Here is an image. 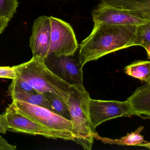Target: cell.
Wrapping results in <instances>:
<instances>
[{"label": "cell", "mask_w": 150, "mask_h": 150, "mask_svg": "<svg viewBox=\"0 0 150 150\" xmlns=\"http://www.w3.org/2000/svg\"><path fill=\"white\" fill-rule=\"evenodd\" d=\"M16 77L14 66L0 67V78L13 79Z\"/></svg>", "instance_id": "cell-20"}, {"label": "cell", "mask_w": 150, "mask_h": 150, "mask_svg": "<svg viewBox=\"0 0 150 150\" xmlns=\"http://www.w3.org/2000/svg\"><path fill=\"white\" fill-rule=\"evenodd\" d=\"M94 25L101 23L112 25H138L150 22L136 15L100 2L92 10Z\"/></svg>", "instance_id": "cell-8"}, {"label": "cell", "mask_w": 150, "mask_h": 150, "mask_svg": "<svg viewBox=\"0 0 150 150\" xmlns=\"http://www.w3.org/2000/svg\"><path fill=\"white\" fill-rule=\"evenodd\" d=\"M50 43L49 55L72 56L79 48L76 35L69 23L59 18L50 16Z\"/></svg>", "instance_id": "cell-5"}, {"label": "cell", "mask_w": 150, "mask_h": 150, "mask_svg": "<svg viewBox=\"0 0 150 150\" xmlns=\"http://www.w3.org/2000/svg\"><path fill=\"white\" fill-rule=\"evenodd\" d=\"M134 115L150 118V82L138 87L126 100Z\"/></svg>", "instance_id": "cell-11"}, {"label": "cell", "mask_w": 150, "mask_h": 150, "mask_svg": "<svg viewBox=\"0 0 150 150\" xmlns=\"http://www.w3.org/2000/svg\"><path fill=\"white\" fill-rule=\"evenodd\" d=\"M9 87L21 89L29 93H35L38 92L28 82L17 75L15 79H13Z\"/></svg>", "instance_id": "cell-19"}, {"label": "cell", "mask_w": 150, "mask_h": 150, "mask_svg": "<svg viewBox=\"0 0 150 150\" xmlns=\"http://www.w3.org/2000/svg\"><path fill=\"white\" fill-rule=\"evenodd\" d=\"M12 103L18 112L43 125L57 135L58 138L74 141L71 120L43 107L19 100H13Z\"/></svg>", "instance_id": "cell-4"}, {"label": "cell", "mask_w": 150, "mask_h": 150, "mask_svg": "<svg viewBox=\"0 0 150 150\" xmlns=\"http://www.w3.org/2000/svg\"><path fill=\"white\" fill-rule=\"evenodd\" d=\"M90 96L84 87L73 86L72 91L65 102L70 111L72 132L76 143L85 150L93 147V133L96 132L88 116V103Z\"/></svg>", "instance_id": "cell-3"}, {"label": "cell", "mask_w": 150, "mask_h": 150, "mask_svg": "<svg viewBox=\"0 0 150 150\" xmlns=\"http://www.w3.org/2000/svg\"><path fill=\"white\" fill-rule=\"evenodd\" d=\"M19 6L18 0H0V17L10 21Z\"/></svg>", "instance_id": "cell-18"}, {"label": "cell", "mask_w": 150, "mask_h": 150, "mask_svg": "<svg viewBox=\"0 0 150 150\" xmlns=\"http://www.w3.org/2000/svg\"><path fill=\"white\" fill-rule=\"evenodd\" d=\"M16 146L9 144L6 139L0 135V150H15Z\"/></svg>", "instance_id": "cell-22"}, {"label": "cell", "mask_w": 150, "mask_h": 150, "mask_svg": "<svg viewBox=\"0 0 150 150\" xmlns=\"http://www.w3.org/2000/svg\"><path fill=\"white\" fill-rule=\"evenodd\" d=\"M88 108L89 120L94 129L108 120L134 115L127 100H93L90 97L88 103Z\"/></svg>", "instance_id": "cell-6"}, {"label": "cell", "mask_w": 150, "mask_h": 150, "mask_svg": "<svg viewBox=\"0 0 150 150\" xmlns=\"http://www.w3.org/2000/svg\"><path fill=\"white\" fill-rule=\"evenodd\" d=\"M144 129V126H140L135 131L128 133L126 136L118 139H112L101 137L96 132L93 133V136L94 139L100 140L104 144L119 145L137 146H144L150 149V142L146 141L144 137L140 134Z\"/></svg>", "instance_id": "cell-13"}, {"label": "cell", "mask_w": 150, "mask_h": 150, "mask_svg": "<svg viewBox=\"0 0 150 150\" xmlns=\"http://www.w3.org/2000/svg\"><path fill=\"white\" fill-rule=\"evenodd\" d=\"M137 27L105 23L94 25L91 34L80 45L79 62L81 67L107 54L134 46Z\"/></svg>", "instance_id": "cell-1"}, {"label": "cell", "mask_w": 150, "mask_h": 150, "mask_svg": "<svg viewBox=\"0 0 150 150\" xmlns=\"http://www.w3.org/2000/svg\"><path fill=\"white\" fill-rule=\"evenodd\" d=\"M16 75L40 93H52L66 101L73 86L57 76L48 68L45 59L32 57L28 62L14 66Z\"/></svg>", "instance_id": "cell-2"}, {"label": "cell", "mask_w": 150, "mask_h": 150, "mask_svg": "<svg viewBox=\"0 0 150 150\" xmlns=\"http://www.w3.org/2000/svg\"><path fill=\"white\" fill-rule=\"evenodd\" d=\"M113 7L130 12L150 21V0H99Z\"/></svg>", "instance_id": "cell-12"}, {"label": "cell", "mask_w": 150, "mask_h": 150, "mask_svg": "<svg viewBox=\"0 0 150 150\" xmlns=\"http://www.w3.org/2000/svg\"><path fill=\"white\" fill-rule=\"evenodd\" d=\"M72 57L50 54L45 59V63L52 72L69 85L84 87L82 68L79 62Z\"/></svg>", "instance_id": "cell-7"}, {"label": "cell", "mask_w": 150, "mask_h": 150, "mask_svg": "<svg viewBox=\"0 0 150 150\" xmlns=\"http://www.w3.org/2000/svg\"><path fill=\"white\" fill-rule=\"evenodd\" d=\"M9 129V126L7 121L6 113L0 115V132L6 134Z\"/></svg>", "instance_id": "cell-21"}, {"label": "cell", "mask_w": 150, "mask_h": 150, "mask_svg": "<svg viewBox=\"0 0 150 150\" xmlns=\"http://www.w3.org/2000/svg\"><path fill=\"white\" fill-rule=\"evenodd\" d=\"M5 113L9 126L8 130L30 135H39L47 138L57 139L58 137L47 128L18 112L12 103Z\"/></svg>", "instance_id": "cell-9"}, {"label": "cell", "mask_w": 150, "mask_h": 150, "mask_svg": "<svg viewBox=\"0 0 150 150\" xmlns=\"http://www.w3.org/2000/svg\"><path fill=\"white\" fill-rule=\"evenodd\" d=\"M8 93L13 100L22 101L45 108L52 111L50 103L42 93H29L21 89L9 87H8Z\"/></svg>", "instance_id": "cell-14"}, {"label": "cell", "mask_w": 150, "mask_h": 150, "mask_svg": "<svg viewBox=\"0 0 150 150\" xmlns=\"http://www.w3.org/2000/svg\"><path fill=\"white\" fill-rule=\"evenodd\" d=\"M125 73L146 83L150 82V62L139 60L127 66L125 68Z\"/></svg>", "instance_id": "cell-15"}, {"label": "cell", "mask_w": 150, "mask_h": 150, "mask_svg": "<svg viewBox=\"0 0 150 150\" xmlns=\"http://www.w3.org/2000/svg\"><path fill=\"white\" fill-rule=\"evenodd\" d=\"M43 94L50 103L53 112L67 120H71L70 111L64 101L53 93H44Z\"/></svg>", "instance_id": "cell-17"}, {"label": "cell", "mask_w": 150, "mask_h": 150, "mask_svg": "<svg viewBox=\"0 0 150 150\" xmlns=\"http://www.w3.org/2000/svg\"><path fill=\"white\" fill-rule=\"evenodd\" d=\"M134 45L144 47L150 59V22L137 26Z\"/></svg>", "instance_id": "cell-16"}, {"label": "cell", "mask_w": 150, "mask_h": 150, "mask_svg": "<svg viewBox=\"0 0 150 150\" xmlns=\"http://www.w3.org/2000/svg\"><path fill=\"white\" fill-rule=\"evenodd\" d=\"M9 22L2 19L0 17V35L2 34V32L5 30L8 25Z\"/></svg>", "instance_id": "cell-23"}, {"label": "cell", "mask_w": 150, "mask_h": 150, "mask_svg": "<svg viewBox=\"0 0 150 150\" xmlns=\"http://www.w3.org/2000/svg\"><path fill=\"white\" fill-rule=\"evenodd\" d=\"M51 23L50 17L42 16L35 20L30 39V47L33 57L45 59L49 56L50 43Z\"/></svg>", "instance_id": "cell-10"}]
</instances>
